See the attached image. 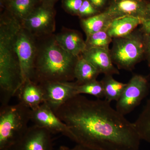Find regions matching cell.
Returning <instances> with one entry per match:
<instances>
[{
	"label": "cell",
	"mask_w": 150,
	"mask_h": 150,
	"mask_svg": "<svg viewBox=\"0 0 150 150\" xmlns=\"http://www.w3.org/2000/svg\"><path fill=\"white\" fill-rule=\"evenodd\" d=\"M110 103L77 95L54 112L76 144L93 150H139L142 140L134 123Z\"/></svg>",
	"instance_id": "1"
},
{
	"label": "cell",
	"mask_w": 150,
	"mask_h": 150,
	"mask_svg": "<svg viewBox=\"0 0 150 150\" xmlns=\"http://www.w3.org/2000/svg\"><path fill=\"white\" fill-rule=\"evenodd\" d=\"M20 21L6 10L1 16L0 25V100L9 104L22 84L21 71L14 46Z\"/></svg>",
	"instance_id": "2"
},
{
	"label": "cell",
	"mask_w": 150,
	"mask_h": 150,
	"mask_svg": "<svg viewBox=\"0 0 150 150\" xmlns=\"http://www.w3.org/2000/svg\"><path fill=\"white\" fill-rule=\"evenodd\" d=\"M78 58L64 50L53 38L38 50L33 81L38 84L71 82L75 79Z\"/></svg>",
	"instance_id": "3"
},
{
	"label": "cell",
	"mask_w": 150,
	"mask_h": 150,
	"mask_svg": "<svg viewBox=\"0 0 150 150\" xmlns=\"http://www.w3.org/2000/svg\"><path fill=\"white\" fill-rule=\"evenodd\" d=\"M31 110L18 102L1 106L0 150H8L27 131Z\"/></svg>",
	"instance_id": "4"
},
{
	"label": "cell",
	"mask_w": 150,
	"mask_h": 150,
	"mask_svg": "<svg viewBox=\"0 0 150 150\" xmlns=\"http://www.w3.org/2000/svg\"><path fill=\"white\" fill-rule=\"evenodd\" d=\"M110 50L113 64L118 69L131 71L146 54L145 35L141 31L125 37L113 38Z\"/></svg>",
	"instance_id": "5"
},
{
	"label": "cell",
	"mask_w": 150,
	"mask_h": 150,
	"mask_svg": "<svg viewBox=\"0 0 150 150\" xmlns=\"http://www.w3.org/2000/svg\"><path fill=\"white\" fill-rule=\"evenodd\" d=\"M33 36L22 27L20 22L15 35L14 46L20 67L22 84L33 80L38 51Z\"/></svg>",
	"instance_id": "6"
},
{
	"label": "cell",
	"mask_w": 150,
	"mask_h": 150,
	"mask_svg": "<svg viewBox=\"0 0 150 150\" xmlns=\"http://www.w3.org/2000/svg\"><path fill=\"white\" fill-rule=\"evenodd\" d=\"M149 87L146 77L141 75H134L116 101V110L123 115L130 113L147 95Z\"/></svg>",
	"instance_id": "7"
},
{
	"label": "cell",
	"mask_w": 150,
	"mask_h": 150,
	"mask_svg": "<svg viewBox=\"0 0 150 150\" xmlns=\"http://www.w3.org/2000/svg\"><path fill=\"white\" fill-rule=\"evenodd\" d=\"M55 15L54 6L39 4L21 23L33 35H49L55 30Z\"/></svg>",
	"instance_id": "8"
},
{
	"label": "cell",
	"mask_w": 150,
	"mask_h": 150,
	"mask_svg": "<svg viewBox=\"0 0 150 150\" xmlns=\"http://www.w3.org/2000/svg\"><path fill=\"white\" fill-rule=\"evenodd\" d=\"M43 90L44 102L54 112L77 95V84L71 82H47L38 84Z\"/></svg>",
	"instance_id": "9"
},
{
	"label": "cell",
	"mask_w": 150,
	"mask_h": 150,
	"mask_svg": "<svg viewBox=\"0 0 150 150\" xmlns=\"http://www.w3.org/2000/svg\"><path fill=\"white\" fill-rule=\"evenodd\" d=\"M51 134L33 125L8 150H53Z\"/></svg>",
	"instance_id": "10"
},
{
	"label": "cell",
	"mask_w": 150,
	"mask_h": 150,
	"mask_svg": "<svg viewBox=\"0 0 150 150\" xmlns=\"http://www.w3.org/2000/svg\"><path fill=\"white\" fill-rule=\"evenodd\" d=\"M30 121L33 125L46 129L51 134H61L69 137L67 126L45 103L31 110Z\"/></svg>",
	"instance_id": "11"
},
{
	"label": "cell",
	"mask_w": 150,
	"mask_h": 150,
	"mask_svg": "<svg viewBox=\"0 0 150 150\" xmlns=\"http://www.w3.org/2000/svg\"><path fill=\"white\" fill-rule=\"evenodd\" d=\"M148 2L146 0H110L104 11L111 19L125 16L144 20Z\"/></svg>",
	"instance_id": "12"
},
{
	"label": "cell",
	"mask_w": 150,
	"mask_h": 150,
	"mask_svg": "<svg viewBox=\"0 0 150 150\" xmlns=\"http://www.w3.org/2000/svg\"><path fill=\"white\" fill-rule=\"evenodd\" d=\"M81 56L93 65L100 74L105 75L118 74V69L113 65L110 50L101 48L86 49Z\"/></svg>",
	"instance_id": "13"
},
{
	"label": "cell",
	"mask_w": 150,
	"mask_h": 150,
	"mask_svg": "<svg viewBox=\"0 0 150 150\" xmlns=\"http://www.w3.org/2000/svg\"><path fill=\"white\" fill-rule=\"evenodd\" d=\"M16 96L19 102L31 110L36 109L44 102V94L41 86L32 80L23 83Z\"/></svg>",
	"instance_id": "14"
},
{
	"label": "cell",
	"mask_w": 150,
	"mask_h": 150,
	"mask_svg": "<svg viewBox=\"0 0 150 150\" xmlns=\"http://www.w3.org/2000/svg\"><path fill=\"white\" fill-rule=\"evenodd\" d=\"M54 38L64 50L75 57L81 56L86 50V41L76 30H67L56 35Z\"/></svg>",
	"instance_id": "15"
},
{
	"label": "cell",
	"mask_w": 150,
	"mask_h": 150,
	"mask_svg": "<svg viewBox=\"0 0 150 150\" xmlns=\"http://www.w3.org/2000/svg\"><path fill=\"white\" fill-rule=\"evenodd\" d=\"M143 20L135 17L125 16L113 19L107 29L108 33L113 38L125 37L131 34L136 28L142 25Z\"/></svg>",
	"instance_id": "16"
},
{
	"label": "cell",
	"mask_w": 150,
	"mask_h": 150,
	"mask_svg": "<svg viewBox=\"0 0 150 150\" xmlns=\"http://www.w3.org/2000/svg\"><path fill=\"white\" fill-rule=\"evenodd\" d=\"M76 83L78 85L96 80L100 74L99 71L90 62L81 55L78 58L74 69Z\"/></svg>",
	"instance_id": "17"
},
{
	"label": "cell",
	"mask_w": 150,
	"mask_h": 150,
	"mask_svg": "<svg viewBox=\"0 0 150 150\" xmlns=\"http://www.w3.org/2000/svg\"><path fill=\"white\" fill-rule=\"evenodd\" d=\"M38 4V0H10L2 5L21 21L30 14Z\"/></svg>",
	"instance_id": "18"
},
{
	"label": "cell",
	"mask_w": 150,
	"mask_h": 150,
	"mask_svg": "<svg viewBox=\"0 0 150 150\" xmlns=\"http://www.w3.org/2000/svg\"><path fill=\"white\" fill-rule=\"evenodd\" d=\"M111 21L108 14L103 11L93 16L81 19V23L88 37L95 33L107 30Z\"/></svg>",
	"instance_id": "19"
},
{
	"label": "cell",
	"mask_w": 150,
	"mask_h": 150,
	"mask_svg": "<svg viewBox=\"0 0 150 150\" xmlns=\"http://www.w3.org/2000/svg\"><path fill=\"white\" fill-rule=\"evenodd\" d=\"M105 100L111 103L117 101L123 93L127 83H125L115 80L112 75H105L102 80Z\"/></svg>",
	"instance_id": "20"
},
{
	"label": "cell",
	"mask_w": 150,
	"mask_h": 150,
	"mask_svg": "<svg viewBox=\"0 0 150 150\" xmlns=\"http://www.w3.org/2000/svg\"><path fill=\"white\" fill-rule=\"evenodd\" d=\"M134 123L141 140L150 144V99Z\"/></svg>",
	"instance_id": "21"
},
{
	"label": "cell",
	"mask_w": 150,
	"mask_h": 150,
	"mask_svg": "<svg viewBox=\"0 0 150 150\" xmlns=\"http://www.w3.org/2000/svg\"><path fill=\"white\" fill-rule=\"evenodd\" d=\"M112 38L108 33L107 30H103L95 33L86 37V49L91 48L109 49V46Z\"/></svg>",
	"instance_id": "22"
},
{
	"label": "cell",
	"mask_w": 150,
	"mask_h": 150,
	"mask_svg": "<svg viewBox=\"0 0 150 150\" xmlns=\"http://www.w3.org/2000/svg\"><path fill=\"white\" fill-rule=\"evenodd\" d=\"M76 91L77 95H90L98 99L104 98V88L101 81L96 80L81 85H77Z\"/></svg>",
	"instance_id": "23"
},
{
	"label": "cell",
	"mask_w": 150,
	"mask_h": 150,
	"mask_svg": "<svg viewBox=\"0 0 150 150\" xmlns=\"http://www.w3.org/2000/svg\"><path fill=\"white\" fill-rule=\"evenodd\" d=\"M101 12L97 9L88 0H83L78 13V16L81 19L87 18L100 13Z\"/></svg>",
	"instance_id": "24"
},
{
	"label": "cell",
	"mask_w": 150,
	"mask_h": 150,
	"mask_svg": "<svg viewBox=\"0 0 150 150\" xmlns=\"http://www.w3.org/2000/svg\"><path fill=\"white\" fill-rule=\"evenodd\" d=\"M83 0H63V6L65 10L73 15H78Z\"/></svg>",
	"instance_id": "25"
},
{
	"label": "cell",
	"mask_w": 150,
	"mask_h": 150,
	"mask_svg": "<svg viewBox=\"0 0 150 150\" xmlns=\"http://www.w3.org/2000/svg\"><path fill=\"white\" fill-rule=\"evenodd\" d=\"M141 25V31L145 35H150V2L148 3L146 16Z\"/></svg>",
	"instance_id": "26"
},
{
	"label": "cell",
	"mask_w": 150,
	"mask_h": 150,
	"mask_svg": "<svg viewBox=\"0 0 150 150\" xmlns=\"http://www.w3.org/2000/svg\"><path fill=\"white\" fill-rule=\"evenodd\" d=\"M88 1L97 9L101 11V10L106 5L108 0H88Z\"/></svg>",
	"instance_id": "27"
},
{
	"label": "cell",
	"mask_w": 150,
	"mask_h": 150,
	"mask_svg": "<svg viewBox=\"0 0 150 150\" xmlns=\"http://www.w3.org/2000/svg\"><path fill=\"white\" fill-rule=\"evenodd\" d=\"M145 35V40H146L145 56H146V58L147 60L148 65L150 68V35Z\"/></svg>",
	"instance_id": "28"
},
{
	"label": "cell",
	"mask_w": 150,
	"mask_h": 150,
	"mask_svg": "<svg viewBox=\"0 0 150 150\" xmlns=\"http://www.w3.org/2000/svg\"><path fill=\"white\" fill-rule=\"evenodd\" d=\"M58 150H93L86 148L83 146H81V145L76 144L74 147L72 148H69L65 147H62L60 148Z\"/></svg>",
	"instance_id": "29"
},
{
	"label": "cell",
	"mask_w": 150,
	"mask_h": 150,
	"mask_svg": "<svg viewBox=\"0 0 150 150\" xmlns=\"http://www.w3.org/2000/svg\"><path fill=\"white\" fill-rule=\"evenodd\" d=\"M58 1V0H38L39 4H44L51 6H54V4Z\"/></svg>",
	"instance_id": "30"
},
{
	"label": "cell",
	"mask_w": 150,
	"mask_h": 150,
	"mask_svg": "<svg viewBox=\"0 0 150 150\" xmlns=\"http://www.w3.org/2000/svg\"><path fill=\"white\" fill-rule=\"evenodd\" d=\"M9 1H10V0H1V4H2V5H3V4Z\"/></svg>",
	"instance_id": "31"
}]
</instances>
